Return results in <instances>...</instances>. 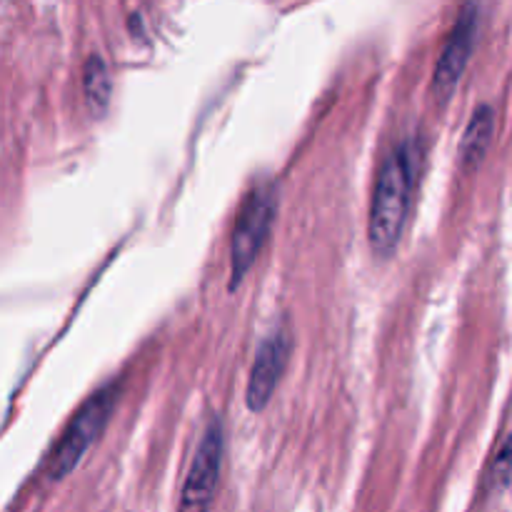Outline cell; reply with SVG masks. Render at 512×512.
<instances>
[{"mask_svg":"<svg viewBox=\"0 0 512 512\" xmlns=\"http://www.w3.org/2000/svg\"><path fill=\"white\" fill-rule=\"evenodd\" d=\"M415 175H418V150L410 143H403L388 153L380 165L368 220L370 248L378 258H390L398 250L408 223Z\"/></svg>","mask_w":512,"mask_h":512,"instance_id":"1","label":"cell"},{"mask_svg":"<svg viewBox=\"0 0 512 512\" xmlns=\"http://www.w3.org/2000/svg\"><path fill=\"white\" fill-rule=\"evenodd\" d=\"M118 395H120L118 383H108L100 390H95V393L80 405V410L73 415V420L68 423L65 433L60 435L55 450L50 453L48 458L50 480H63L70 470H75V465L83 460V455L93 448L95 440L103 435L115 405H118Z\"/></svg>","mask_w":512,"mask_h":512,"instance_id":"2","label":"cell"},{"mask_svg":"<svg viewBox=\"0 0 512 512\" xmlns=\"http://www.w3.org/2000/svg\"><path fill=\"white\" fill-rule=\"evenodd\" d=\"M275 210H278V200L270 185H255L240 205L233 245H230V288H238L258 260L265 238L273 228Z\"/></svg>","mask_w":512,"mask_h":512,"instance_id":"3","label":"cell"},{"mask_svg":"<svg viewBox=\"0 0 512 512\" xmlns=\"http://www.w3.org/2000/svg\"><path fill=\"white\" fill-rule=\"evenodd\" d=\"M225 433L218 418L210 420L200 438L195 458L190 463L188 478H185L183 495H180V512H208L218 493L220 468H223Z\"/></svg>","mask_w":512,"mask_h":512,"instance_id":"4","label":"cell"},{"mask_svg":"<svg viewBox=\"0 0 512 512\" xmlns=\"http://www.w3.org/2000/svg\"><path fill=\"white\" fill-rule=\"evenodd\" d=\"M475 38H478V8L468 5L463 13L455 20L453 30H450L448 40H445L440 58L433 70V95L445 103L458 88L460 78H463L465 68H468L470 58L475 50Z\"/></svg>","mask_w":512,"mask_h":512,"instance_id":"5","label":"cell"},{"mask_svg":"<svg viewBox=\"0 0 512 512\" xmlns=\"http://www.w3.org/2000/svg\"><path fill=\"white\" fill-rule=\"evenodd\" d=\"M290 350H293V340H290V335L285 330H275V333H270L260 343L255 363L250 368L248 390H245V400H248V408L253 413H260V410L268 408L270 398H273L275 388H278L280 378L285 373Z\"/></svg>","mask_w":512,"mask_h":512,"instance_id":"6","label":"cell"},{"mask_svg":"<svg viewBox=\"0 0 512 512\" xmlns=\"http://www.w3.org/2000/svg\"><path fill=\"white\" fill-rule=\"evenodd\" d=\"M495 133V110L493 105H480L470 118L468 128L463 135V148H460V160L465 168H475L485 158L490 148V140Z\"/></svg>","mask_w":512,"mask_h":512,"instance_id":"7","label":"cell"},{"mask_svg":"<svg viewBox=\"0 0 512 512\" xmlns=\"http://www.w3.org/2000/svg\"><path fill=\"white\" fill-rule=\"evenodd\" d=\"M83 93H85V100H88V108L93 110L95 115H103L110 103L113 83H110L108 65H105L103 58H98V55H90V58L85 60Z\"/></svg>","mask_w":512,"mask_h":512,"instance_id":"8","label":"cell"},{"mask_svg":"<svg viewBox=\"0 0 512 512\" xmlns=\"http://www.w3.org/2000/svg\"><path fill=\"white\" fill-rule=\"evenodd\" d=\"M512 478V438H505L500 443V448L495 450L493 460L488 465V473H485V490L495 493V490H503Z\"/></svg>","mask_w":512,"mask_h":512,"instance_id":"9","label":"cell"}]
</instances>
